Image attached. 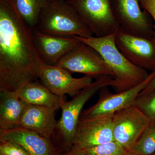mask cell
Returning <instances> with one entry per match:
<instances>
[{"label": "cell", "mask_w": 155, "mask_h": 155, "mask_svg": "<svg viewBox=\"0 0 155 155\" xmlns=\"http://www.w3.org/2000/svg\"><path fill=\"white\" fill-rule=\"evenodd\" d=\"M70 155H85L84 150L72 147L70 150Z\"/></svg>", "instance_id": "cell-25"}, {"label": "cell", "mask_w": 155, "mask_h": 155, "mask_svg": "<svg viewBox=\"0 0 155 155\" xmlns=\"http://www.w3.org/2000/svg\"><path fill=\"white\" fill-rule=\"evenodd\" d=\"M0 155H2V154L0 153Z\"/></svg>", "instance_id": "cell-28"}, {"label": "cell", "mask_w": 155, "mask_h": 155, "mask_svg": "<svg viewBox=\"0 0 155 155\" xmlns=\"http://www.w3.org/2000/svg\"><path fill=\"white\" fill-rule=\"evenodd\" d=\"M155 75V70L150 73L142 83L127 90L116 93L111 92L107 87L99 91V98L94 104L82 110L80 117L113 116L114 114L134 105L140 93L149 84Z\"/></svg>", "instance_id": "cell-6"}, {"label": "cell", "mask_w": 155, "mask_h": 155, "mask_svg": "<svg viewBox=\"0 0 155 155\" xmlns=\"http://www.w3.org/2000/svg\"><path fill=\"white\" fill-rule=\"evenodd\" d=\"M150 123L136 106L117 112L113 116L114 141L130 150Z\"/></svg>", "instance_id": "cell-8"}, {"label": "cell", "mask_w": 155, "mask_h": 155, "mask_svg": "<svg viewBox=\"0 0 155 155\" xmlns=\"http://www.w3.org/2000/svg\"><path fill=\"white\" fill-rule=\"evenodd\" d=\"M155 89V75L149 84L140 93L139 96L149 94Z\"/></svg>", "instance_id": "cell-24"}, {"label": "cell", "mask_w": 155, "mask_h": 155, "mask_svg": "<svg viewBox=\"0 0 155 155\" xmlns=\"http://www.w3.org/2000/svg\"><path fill=\"white\" fill-rule=\"evenodd\" d=\"M115 33L102 37L75 36L106 61L114 74L112 87L115 92L119 93L142 83L150 74L146 69L131 64L120 52L115 44Z\"/></svg>", "instance_id": "cell-2"}, {"label": "cell", "mask_w": 155, "mask_h": 155, "mask_svg": "<svg viewBox=\"0 0 155 155\" xmlns=\"http://www.w3.org/2000/svg\"><path fill=\"white\" fill-rule=\"evenodd\" d=\"M93 51L83 43L62 58L56 65L71 73H82L95 79L104 75L114 77L108 64Z\"/></svg>", "instance_id": "cell-11"}, {"label": "cell", "mask_w": 155, "mask_h": 155, "mask_svg": "<svg viewBox=\"0 0 155 155\" xmlns=\"http://www.w3.org/2000/svg\"><path fill=\"white\" fill-rule=\"evenodd\" d=\"M60 155H70V150L67 151V152L63 154Z\"/></svg>", "instance_id": "cell-26"}, {"label": "cell", "mask_w": 155, "mask_h": 155, "mask_svg": "<svg viewBox=\"0 0 155 155\" xmlns=\"http://www.w3.org/2000/svg\"><path fill=\"white\" fill-rule=\"evenodd\" d=\"M153 155H155V152L153 154Z\"/></svg>", "instance_id": "cell-27"}, {"label": "cell", "mask_w": 155, "mask_h": 155, "mask_svg": "<svg viewBox=\"0 0 155 155\" xmlns=\"http://www.w3.org/2000/svg\"><path fill=\"white\" fill-rule=\"evenodd\" d=\"M0 141V153L2 155H30L22 147L13 142Z\"/></svg>", "instance_id": "cell-22"}, {"label": "cell", "mask_w": 155, "mask_h": 155, "mask_svg": "<svg viewBox=\"0 0 155 155\" xmlns=\"http://www.w3.org/2000/svg\"><path fill=\"white\" fill-rule=\"evenodd\" d=\"M130 155H153L155 152V121L150 122L129 151Z\"/></svg>", "instance_id": "cell-19"}, {"label": "cell", "mask_w": 155, "mask_h": 155, "mask_svg": "<svg viewBox=\"0 0 155 155\" xmlns=\"http://www.w3.org/2000/svg\"><path fill=\"white\" fill-rule=\"evenodd\" d=\"M19 15L32 28H36L46 0H11Z\"/></svg>", "instance_id": "cell-18"}, {"label": "cell", "mask_w": 155, "mask_h": 155, "mask_svg": "<svg viewBox=\"0 0 155 155\" xmlns=\"http://www.w3.org/2000/svg\"><path fill=\"white\" fill-rule=\"evenodd\" d=\"M38 78L52 92L62 98L67 94L75 97L93 81V78L90 76L75 78L67 69L43 62L39 69Z\"/></svg>", "instance_id": "cell-9"}, {"label": "cell", "mask_w": 155, "mask_h": 155, "mask_svg": "<svg viewBox=\"0 0 155 155\" xmlns=\"http://www.w3.org/2000/svg\"><path fill=\"white\" fill-rule=\"evenodd\" d=\"M0 141H10L17 143L30 155H60L59 150L50 140L22 127L0 130Z\"/></svg>", "instance_id": "cell-14"}, {"label": "cell", "mask_w": 155, "mask_h": 155, "mask_svg": "<svg viewBox=\"0 0 155 155\" xmlns=\"http://www.w3.org/2000/svg\"><path fill=\"white\" fill-rule=\"evenodd\" d=\"M27 105L17 91H0V130L18 127Z\"/></svg>", "instance_id": "cell-17"}, {"label": "cell", "mask_w": 155, "mask_h": 155, "mask_svg": "<svg viewBox=\"0 0 155 155\" xmlns=\"http://www.w3.org/2000/svg\"><path fill=\"white\" fill-rule=\"evenodd\" d=\"M16 91L27 104L45 107L56 111L61 109V103L64 100L37 80L24 84Z\"/></svg>", "instance_id": "cell-16"}, {"label": "cell", "mask_w": 155, "mask_h": 155, "mask_svg": "<svg viewBox=\"0 0 155 155\" xmlns=\"http://www.w3.org/2000/svg\"><path fill=\"white\" fill-rule=\"evenodd\" d=\"M42 63L33 29L11 0H0V91H17L37 80Z\"/></svg>", "instance_id": "cell-1"}, {"label": "cell", "mask_w": 155, "mask_h": 155, "mask_svg": "<svg viewBox=\"0 0 155 155\" xmlns=\"http://www.w3.org/2000/svg\"><path fill=\"white\" fill-rule=\"evenodd\" d=\"M113 116L80 117L72 147L85 150L114 141Z\"/></svg>", "instance_id": "cell-10"}, {"label": "cell", "mask_w": 155, "mask_h": 155, "mask_svg": "<svg viewBox=\"0 0 155 155\" xmlns=\"http://www.w3.org/2000/svg\"><path fill=\"white\" fill-rule=\"evenodd\" d=\"M38 52L45 64L54 66L70 52L83 44L76 36L62 37L42 33L33 29Z\"/></svg>", "instance_id": "cell-13"}, {"label": "cell", "mask_w": 155, "mask_h": 155, "mask_svg": "<svg viewBox=\"0 0 155 155\" xmlns=\"http://www.w3.org/2000/svg\"><path fill=\"white\" fill-rule=\"evenodd\" d=\"M35 29L62 37L87 38L94 35L67 0H46Z\"/></svg>", "instance_id": "cell-3"}, {"label": "cell", "mask_w": 155, "mask_h": 155, "mask_svg": "<svg viewBox=\"0 0 155 155\" xmlns=\"http://www.w3.org/2000/svg\"><path fill=\"white\" fill-rule=\"evenodd\" d=\"M84 150L85 155H130L129 151L115 141Z\"/></svg>", "instance_id": "cell-20"}, {"label": "cell", "mask_w": 155, "mask_h": 155, "mask_svg": "<svg viewBox=\"0 0 155 155\" xmlns=\"http://www.w3.org/2000/svg\"><path fill=\"white\" fill-rule=\"evenodd\" d=\"M134 105L144 114L150 122L155 121V89L149 94L137 97Z\"/></svg>", "instance_id": "cell-21"}, {"label": "cell", "mask_w": 155, "mask_h": 155, "mask_svg": "<svg viewBox=\"0 0 155 155\" xmlns=\"http://www.w3.org/2000/svg\"><path fill=\"white\" fill-rule=\"evenodd\" d=\"M55 114L56 111L49 108L27 104L18 127L32 130L50 140L56 135Z\"/></svg>", "instance_id": "cell-15"}, {"label": "cell", "mask_w": 155, "mask_h": 155, "mask_svg": "<svg viewBox=\"0 0 155 155\" xmlns=\"http://www.w3.org/2000/svg\"><path fill=\"white\" fill-rule=\"evenodd\" d=\"M140 6L153 20V41L155 45V0H139Z\"/></svg>", "instance_id": "cell-23"}, {"label": "cell", "mask_w": 155, "mask_h": 155, "mask_svg": "<svg viewBox=\"0 0 155 155\" xmlns=\"http://www.w3.org/2000/svg\"><path fill=\"white\" fill-rule=\"evenodd\" d=\"M113 84L114 78L112 76H101L81 90L71 101H62L61 107L62 113L58 121L56 135L58 134L61 137L67 151L70 150L73 145L75 130L84 106L102 88L111 87Z\"/></svg>", "instance_id": "cell-4"}, {"label": "cell", "mask_w": 155, "mask_h": 155, "mask_svg": "<svg viewBox=\"0 0 155 155\" xmlns=\"http://www.w3.org/2000/svg\"><path fill=\"white\" fill-rule=\"evenodd\" d=\"M97 37L116 33L120 26L115 16L113 0H67Z\"/></svg>", "instance_id": "cell-5"}, {"label": "cell", "mask_w": 155, "mask_h": 155, "mask_svg": "<svg viewBox=\"0 0 155 155\" xmlns=\"http://www.w3.org/2000/svg\"><path fill=\"white\" fill-rule=\"evenodd\" d=\"M139 0H113L115 16L120 28L135 35L153 38V25Z\"/></svg>", "instance_id": "cell-12"}, {"label": "cell", "mask_w": 155, "mask_h": 155, "mask_svg": "<svg viewBox=\"0 0 155 155\" xmlns=\"http://www.w3.org/2000/svg\"><path fill=\"white\" fill-rule=\"evenodd\" d=\"M115 44L130 63L152 72L155 70V45L153 38L128 33L119 27L115 33Z\"/></svg>", "instance_id": "cell-7"}]
</instances>
